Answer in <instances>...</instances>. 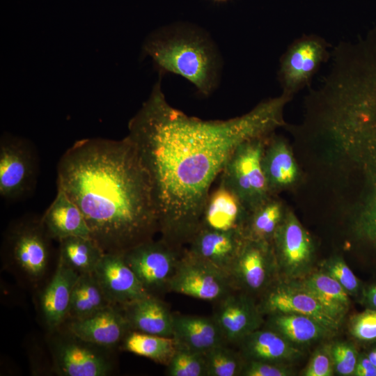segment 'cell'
<instances>
[{
  "mask_svg": "<svg viewBox=\"0 0 376 376\" xmlns=\"http://www.w3.org/2000/svg\"><path fill=\"white\" fill-rule=\"evenodd\" d=\"M290 97L264 100L240 116L205 120L166 101L161 77L130 120L134 145L152 185L161 239L182 249L200 228L210 188L236 148L269 136L283 124Z\"/></svg>",
  "mask_w": 376,
  "mask_h": 376,
  "instance_id": "cell-1",
  "label": "cell"
},
{
  "mask_svg": "<svg viewBox=\"0 0 376 376\" xmlns=\"http://www.w3.org/2000/svg\"><path fill=\"white\" fill-rule=\"evenodd\" d=\"M57 174L58 187L78 206L104 253H124L159 232L150 179L127 136L75 142Z\"/></svg>",
  "mask_w": 376,
  "mask_h": 376,
  "instance_id": "cell-2",
  "label": "cell"
},
{
  "mask_svg": "<svg viewBox=\"0 0 376 376\" xmlns=\"http://www.w3.org/2000/svg\"><path fill=\"white\" fill-rule=\"evenodd\" d=\"M142 49L160 76H181L202 96H210L219 86L222 58L210 36L198 26L175 23L161 27L146 38Z\"/></svg>",
  "mask_w": 376,
  "mask_h": 376,
  "instance_id": "cell-3",
  "label": "cell"
},
{
  "mask_svg": "<svg viewBox=\"0 0 376 376\" xmlns=\"http://www.w3.org/2000/svg\"><path fill=\"white\" fill-rule=\"evenodd\" d=\"M270 136L240 144L220 174V182L238 196L249 212L272 196L262 166L263 155Z\"/></svg>",
  "mask_w": 376,
  "mask_h": 376,
  "instance_id": "cell-4",
  "label": "cell"
},
{
  "mask_svg": "<svg viewBox=\"0 0 376 376\" xmlns=\"http://www.w3.org/2000/svg\"><path fill=\"white\" fill-rule=\"evenodd\" d=\"M272 245L279 279L299 280L314 270L315 242L295 213L288 208L273 236Z\"/></svg>",
  "mask_w": 376,
  "mask_h": 376,
  "instance_id": "cell-5",
  "label": "cell"
},
{
  "mask_svg": "<svg viewBox=\"0 0 376 376\" xmlns=\"http://www.w3.org/2000/svg\"><path fill=\"white\" fill-rule=\"evenodd\" d=\"M50 240L40 218L22 219L8 231L6 244L10 260L31 283L38 282L46 273L50 258Z\"/></svg>",
  "mask_w": 376,
  "mask_h": 376,
  "instance_id": "cell-6",
  "label": "cell"
},
{
  "mask_svg": "<svg viewBox=\"0 0 376 376\" xmlns=\"http://www.w3.org/2000/svg\"><path fill=\"white\" fill-rule=\"evenodd\" d=\"M329 58L328 43L315 35L296 39L282 55L278 79L283 95L292 97L308 86Z\"/></svg>",
  "mask_w": 376,
  "mask_h": 376,
  "instance_id": "cell-7",
  "label": "cell"
},
{
  "mask_svg": "<svg viewBox=\"0 0 376 376\" xmlns=\"http://www.w3.org/2000/svg\"><path fill=\"white\" fill-rule=\"evenodd\" d=\"M235 288L230 277L183 250L168 290L205 301H220Z\"/></svg>",
  "mask_w": 376,
  "mask_h": 376,
  "instance_id": "cell-8",
  "label": "cell"
},
{
  "mask_svg": "<svg viewBox=\"0 0 376 376\" xmlns=\"http://www.w3.org/2000/svg\"><path fill=\"white\" fill-rule=\"evenodd\" d=\"M183 250L152 239L129 249L123 257L146 291L153 295L167 288Z\"/></svg>",
  "mask_w": 376,
  "mask_h": 376,
  "instance_id": "cell-9",
  "label": "cell"
},
{
  "mask_svg": "<svg viewBox=\"0 0 376 376\" xmlns=\"http://www.w3.org/2000/svg\"><path fill=\"white\" fill-rule=\"evenodd\" d=\"M230 276L234 288L242 292L264 293L279 279L272 242L245 239Z\"/></svg>",
  "mask_w": 376,
  "mask_h": 376,
  "instance_id": "cell-10",
  "label": "cell"
},
{
  "mask_svg": "<svg viewBox=\"0 0 376 376\" xmlns=\"http://www.w3.org/2000/svg\"><path fill=\"white\" fill-rule=\"evenodd\" d=\"M36 157L24 139L3 135L0 142V194L8 200L19 198L32 187Z\"/></svg>",
  "mask_w": 376,
  "mask_h": 376,
  "instance_id": "cell-11",
  "label": "cell"
},
{
  "mask_svg": "<svg viewBox=\"0 0 376 376\" xmlns=\"http://www.w3.org/2000/svg\"><path fill=\"white\" fill-rule=\"evenodd\" d=\"M67 331L54 343L53 358L56 373L63 376H106L113 364L104 350Z\"/></svg>",
  "mask_w": 376,
  "mask_h": 376,
  "instance_id": "cell-12",
  "label": "cell"
},
{
  "mask_svg": "<svg viewBox=\"0 0 376 376\" xmlns=\"http://www.w3.org/2000/svg\"><path fill=\"white\" fill-rule=\"evenodd\" d=\"M258 306L263 315L287 313L301 314L315 319L336 332L342 324L294 281L279 279L263 293Z\"/></svg>",
  "mask_w": 376,
  "mask_h": 376,
  "instance_id": "cell-13",
  "label": "cell"
},
{
  "mask_svg": "<svg viewBox=\"0 0 376 376\" xmlns=\"http://www.w3.org/2000/svg\"><path fill=\"white\" fill-rule=\"evenodd\" d=\"M93 274L111 304L122 306L151 295L126 263L123 253H105Z\"/></svg>",
  "mask_w": 376,
  "mask_h": 376,
  "instance_id": "cell-14",
  "label": "cell"
},
{
  "mask_svg": "<svg viewBox=\"0 0 376 376\" xmlns=\"http://www.w3.org/2000/svg\"><path fill=\"white\" fill-rule=\"evenodd\" d=\"M67 331L84 341L111 349L131 330L122 308L110 304L86 318L68 320Z\"/></svg>",
  "mask_w": 376,
  "mask_h": 376,
  "instance_id": "cell-15",
  "label": "cell"
},
{
  "mask_svg": "<svg viewBox=\"0 0 376 376\" xmlns=\"http://www.w3.org/2000/svg\"><path fill=\"white\" fill-rule=\"evenodd\" d=\"M213 318L226 341L230 343H239L264 323L258 304L244 292H230L221 299Z\"/></svg>",
  "mask_w": 376,
  "mask_h": 376,
  "instance_id": "cell-16",
  "label": "cell"
},
{
  "mask_svg": "<svg viewBox=\"0 0 376 376\" xmlns=\"http://www.w3.org/2000/svg\"><path fill=\"white\" fill-rule=\"evenodd\" d=\"M244 240L243 233L240 231L199 228L189 242L186 250L230 276Z\"/></svg>",
  "mask_w": 376,
  "mask_h": 376,
  "instance_id": "cell-17",
  "label": "cell"
},
{
  "mask_svg": "<svg viewBox=\"0 0 376 376\" xmlns=\"http://www.w3.org/2000/svg\"><path fill=\"white\" fill-rule=\"evenodd\" d=\"M248 214L238 196L220 182L207 198L199 228L243 233Z\"/></svg>",
  "mask_w": 376,
  "mask_h": 376,
  "instance_id": "cell-18",
  "label": "cell"
},
{
  "mask_svg": "<svg viewBox=\"0 0 376 376\" xmlns=\"http://www.w3.org/2000/svg\"><path fill=\"white\" fill-rule=\"evenodd\" d=\"M79 275L58 258L56 271L40 296L42 317L50 331L66 320L72 290Z\"/></svg>",
  "mask_w": 376,
  "mask_h": 376,
  "instance_id": "cell-19",
  "label": "cell"
},
{
  "mask_svg": "<svg viewBox=\"0 0 376 376\" xmlns=\"http://www.w3.org/2000/svg\"><path fill=\"white\" fill-rule=\"evenodd\" d=\"M244 361L256 360L291 364L304 357V350L275 331L258 329L239 343Z\"/></svg>",
  "mask_w": 376,
  "mask_h": 376,
  "instance_id": "cell-20",
  "label": "cell"
},
{
  "mask_svg": "<svg viewBox=\"0 0 376 376\" xmlns=\"http://www.w3.org/2000/svg\"><path fill=\"white\" fill-rule=\"evenodd\" d=\"M262 166L272 195L295 187L300 179V170L289 144L277 136L269 137Z\"/></svg>",
  "mask_w": 376,
  "mask_h": 376,
  "instance_id": "cell-21",
  "label": "cell"
},
{
  "mask_svg": "<svg viewBox=\"0 0 376 376\" xmlns=\"http://www.w3.org/2000/svg\"><path fill=\"white\" fill-rule=\"evenodd\" d=\"M120 307L131 331L173 337V314L154 295H148Z\"/></svg>",
  "mask_w": 376,
  "mask_h": 376,
  "instance_id": "cell-22",
  "label": "cell"
},
{
  "mask_svg": "<svg viewBox=\"0 0 376 376\" xmlns=\"http://www.w3.org/2000/svg\"><path fill=\"white\" fill-rule=\"evenodd\" d=\"M363 162L369 182L365 201L353 221L357 236L376 246V139H361L353 153Z\"/></svg>",
  "mask_w": 376,
  "mask_h": 376,
  "instance_id": "cell-23",
  "label": "cell"
},
{
  "mask_svg": "<svg viewBox=\"0 0 376 376\" xmlns=\"http://www.w3.org/2000/svg\"><path fill=\"white\" fill-rule=\"evenodd\" d=\"M40 219L52 240L59 242L73 236L91 237L82 212L59 187L55 198Z\"/></svg>",
  "mask_w": 376,
  "mask_h": 376,
  "instance_id": "cell-24",
  "label": "cell"
},
{
  "mask_svg": "<svg viewBox=\"0 0 376 376\" xmlns=\"http://www.w3.org/2000/svg\"><path fill=\"white\" fill-rule=\"evenodd\" d=\"M178 347L205 354L226 341L214 319L173 315V336Z\"/></svg>",
  "mask_w": 376,
  "mask_h": 376,
  "instance_id": "cell-25",
  "label": "cell"
},
{
  "mask_svg": "<svg viewBox=\"0 0 376 376\" xmlns=\"http://www.w3.org/2000/svg\"><path fill=\"white\" fill-rule=\"evenodd\" d=\"M266 327L301 348L329 339L337 333L313 318L289 313L268 315Z\"/></svg>",
  "mask_w": 376,
  "mask_h": 376,
  "instance_id": "cell-26",
  "label": "cell"
},
{
  "mask_svg": "<svg viewBox=\"0 0 376 376\" xmlns=\"http://www.w3.org/2000/svg\"><path fill=\"white\" fill-rule=\"evenodd\" d=\"M294 281L313 296L331 316L343 322L350 307V296L337 281L320 269Z\"/></svg>",
  "mask_w": 376,
  "mask_h": 376,
  "instance_id": "cell-27",
  "label": "cell"
},
{
  "mask_svg": "<svg viewBox=\"0 0 376 376\" xmlns=\"http://www.w3.org/2000/svg\"><path fill=\"white\" fill-rule=\"evenodd\" d=\"M286 207L272 195L249 212L243 235L245 239L272 242Z\"/></svg>",
  "mask_w": 376,
  "mask_h": 376,
  "instance_id": "cell-28",
  "label": "cell"
},
{
  "mask_svg": "<svg viewBox=\"0 0 376 376\" xmlns=\"http://www.w3.org/2000/svg\"><path fill=\"white\" fill-rule=\"evenodd\" d=\"M59 244L58 258L80 274L93 273L105 253L91 237H69Z\"/></svg>",
  "mask_w": 376,
  "mask_h": 376,
  "instance_id": "cell-29",
  "label": "cell"
},
{
  "mask_svg": "<svg viewBox=\"0 0 376 376\" xmlns=\"http://www.w3.org/2000/svg\"><path fill=\"white\" fill-rule=\"evenodd\" d=\"M110 304L94 274H80L72 290L66 320L86 318Z\"/></svg>",
  "mask_w": 376,
  "mask_h": 376,
  "instance_id": "cell-30",
  "label": "cell"
},
{
  "mask_svg": "<svg viewBox=\"0 0 376 376\" xmlns=\"http://www.w3.org/2000/svg\"><path fill=\"white\" fill-rule=\"evenodd\" d=\"M125 350L167 364L177 350L174 338L130 331L123 340Z\"/></svg>",
  "mask_w": 376,
  "mask_h": 376,
  "instance_id": "cell-31",
  "label": "cell"
},
{
  "mask_svg": "<svg viewBox=\"0 0 376 376\" xmlns=\"http://www.w3.org/2000/svg\"><path fill=\"white\" fill-rule=\"evenodd\" d=\"M226 344L218 345L205 354L207 376H237L244 363L241 354L227 347Z\"/></svg>",
  "mask_w": 376,
  "mask_h": 376,
  "instance_id": "cell-32",
  "label": "cell"
},
{
  "mask_svg": "<svg viewBox=\"0 0 376 376\" xmlns=\"http://www.w3.org/2000/svg\"><path fill=\"white\" fill-rule=\"evenodd\" d=\"M170 376H207L205 354L178 347L167 364Z\"/></svg>",
  "mask_w": 376,
  "mask_h": 376,
  "instance_id": "cell-33",
  "label": "cell"
},
{
  "mask_svg": "<svg viewBox=\"0 0 376 376\" xmlns=\"http://www.w3.org/2000/svg\"><path fill=\"white\" fill-rule=\"evenodd\" d=\"M318 269L337 281L350 296L357 297L361 292L360 281L341 256H333L324 260Z\"/></svg>",
  "mask_w": 376,
  "mask_h": 376,
  "instance_id": "cell-34",
  "label": "cell"
},
{
  "mask_svg": "<svg viewBox=\"0 0 376 376\" xmlns=\"http://www.w3.org/2000/svg\"><path fill=\"white\" fill-rule=\"evenodd\" d=\"M334 374L340 376L354 375L359 353L353 343L336 340L328 343Z\"/></svg>",
  "mask_w": 376,
  "mask_h": 376,
  "instance_id": "cell-35",
  "label": "cell"
},
{
  "mask_svg": "<svg viewBox=\"0 0 376 376\" xmlns=\"http://www.w3.org/2000/svg\"><path fill=\"white\" fill-rule=\"evenodd\" d=\"M350 335L360 342L376 340V310L367 308L353 315L348 322Z\"/></svg>",
  "mask_w": 376,
  "mask_h": 376,
  "instance_id": "cell-36",
  "label": "cell"
},
{
  "mask_svg": "<svg viewBox=\"0 0 376 376\" xmlns=\"http://www.w3.org/2000/svg\"><path fill=\"white\" fill-rule=\"evenodd\" d=\"M295 371L291 364L265 361L248 360L244 363L240 375L243 376H291Z\"/></svg>",
  "mask_w": 376,
  "mask_h": 376,
  "instance_id": "cell-37",
  "label": "cell"
},
{
  "mask_svg": "<svg viewBox=\"0 0 376 376\" xmlns=\"http://www.w3.org/2000/svg\"><path fill=\"white\" fill-rule=\"evenodd\" d=\"M303 375L332 376L334 370L328 344H322L312 354Z\"/></svg>",
  "mask_w": 376,
  "mask_h": 376,
  "instance_id": "cell-38",
  "label": "cell"
},
{
  "mask_svg": "<svg viewBox=\"0 0 376 376\" xmlns=\"http://www.w3.org/2000/svg\"><path fill=\"white\" fill-rule=\"evenodd\" d=\"M354 375L376 376V369L367 354H359Z\"/></svg>",
  "mask_w": 376,
  "mask_h": 376,
  "instance_id": "cell-39",
  "label": "cell"
},
{
  "mask_svg": "<svg viewBox=\"0 0 376 376\" xmlns=\"http://www.w3.org/2000/svg\"><path fill=\"white\" fill-rule=\"evenodd\" d=\"M362 301L368 308L376 310V283L362 290Z\"/></svg>",
  "mask_w": 376,
  "mask_h": 376,
  "instance_id": "cell-40",
  "label": "cell"
},
{
  "mask_svg": "<svg viewBox=\"0 0 376 376\" xmlns=\"http://www.w3.org/2000/svg\"><path fill=\"white\" fill-rule=\"evenodd\" d=\"M367 355L376 369V348L371 350Z\"/></svg>",
  "mask_w": 376,
  "mask_h": 376,
  "instance_id": "cell-41",
  "label": "cell"
},
{
  "mask_svg": "<svg viewBox=\"0 0 376 376\" xmlns=\"http://www.w3.org/2000/svg\"><path fill=\"white\" fill-rule=\"evenodd\" d=\"M212 1L217 3H226L230 0H211Z\"/></svg>",
  "mask_w": 376,
  "mask_h": 376,
  "instance_id": "cell-42",
  "label": "cell"
}]
</instances>
